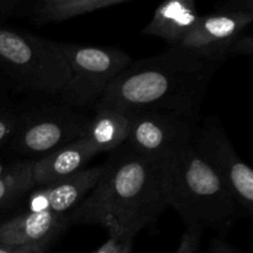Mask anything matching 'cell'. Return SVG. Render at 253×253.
<instances>
[{
    "instance_id": "1",
    "label": "cell",
    "mask_w": 253,
    "mask_h": 253,
    "mask_svg": "<svg viewBox=\"0 0 253 253\" xmlns=\"http://www.w3.org/2000/svg\"><path fill=\"white\" fill-rule=\"evenodd\" d=\"M216 68L195 54L168 47L157 56L131 62L113 79L95 109L157 111L195 123Z\"/></svg>"
},
{
    "instance_id": "2",
    "label": "cell",
    "mask_w": 253,
    "mask_h": 253,
    "mask_svg": "<svg viewBox=\"0 0 253 253\" xmlns=\"http://www.w3.org/2000/svg\"><path fill=\"white\" fill-rule=\"evenodd\" d=\"M166 208L162 163L140 157L121 146L111 152L94 189L67 214V219L69 226L99 225L108 232L135 237Z\"/></svg>"
},
{
    "instance_id": "3",
    "label": "cell",
    "mask_w": 253,
    "mask_h": 253,
    "mask_svg": "<svg viewBox=\"0 0 253 253\" xmlns=\"http://www.w3.org/2000/svg\"><path fill=\"white\" fill-rule=\"evenodd\" d=\"M162 178L167 207H172L187 225L209 226L221 234L235 225L239 205L192 145L162 162Z\"/></svg>"
},
{
    "instance_id": "4",
    "label": "cell",
    "mask_w": 253,
    "mask_h": 253,
    "mask_svg": "<svg viewBox=\"0 0 253 253\" xmlns=\"http://www.w3.org/2000/svg\"><path fill=\"white\" fill-rule=\"evenodd\" d=\"M0 72L20 89L61 95L72 72L59 42L0 25Z\"/></svg>"
},
{
    "instance_id": "5",
    "label": "cell",
    "mask_w": 253,
    "mask_h": 253,
    "mask_svg": "<svg viewBox=\"0 0 253 253\" xmlns=\"http://www.w3.org/2000/svg\"><path fill=\"white\" fill-rule=\"evenodd\" d=\"M72 72V78L61 96L71 108L95 106L113 79L123 72L131 58L118 47L59 43Z\"/></svg>"
},
{
    "instance_id": "6",
    "label": "cell",
    "mask_w": 253,
    "mask_h": 253,
    "mask_svg": "<svg viewBox=\"0 0 253 253\" xmlns=\"http://www.w3.org/2000/svg\"><path fill=\"white\" fill-rule=\"evenodd\" d=\"M89 121L90 116L67 105L25 110L7 148L36 161L84 137Z\"/></svg>"
},
{
    "instance_id": "7",
    "label": "cell",
    "mask_w": 253,
    "mask_h": 253,
    "mask_svg": "<svg viewBox=\"0 0 253 253\" xmlns=\"http://www.w3.org/2000/svg\"><path fill=\"white\" fill-rule=\"evenodd\" d=\"M192 147L226 184L239 208L251 216L253 172L239 157L216 118H210L193 133Z\"/></svg>"
},
{
    "instance_id": "8",
    "label": "cell",
    "mask_w": 253,
    "mask_h": 253,
    "mask_svg": "<svg viewBox=\"0 0 253 253\" xmlns=\"http://www.w3.org/2000/svg\"><path fill=\"white\" fill-rule=\"evenodd\" d=\"M253 21L251 0L230 1L221 9L200 16L194 29L177 48L195 54L217 67L230 57L235 40L247 31Z\"/></svg>"
},
{
    "instance_id": "9",
    "label": "cell",
    "mask_w": 253,
    "mask_h": 253,
    "mask_svg": "<svg viewBox=\"0 0 253 253\" xmlns=\"http://www.w3.org/2000/svg\"><path fill=\"white\" fill-rule=\"evenodd\" d=\"M194 130V123L170 114L132 113L130 131L123 146L140 157L162 163L190 145Z\"/></svg>"
},
{
    "instance_id": "10",
    "label": "cell",
    "mask_w": 253,
    "mask_h": 253,
    "mask_svg": "<svg viewBox=\"0 0 253 253\" xmlns=\"http://www.w3.org/2000/svg\"><path fill=\"white\" fill-rule=\"evenodd\" d=\"M105 170L104 165L83 168L79 172L46 185L35 187L25 198L24 211H49L67 215L76 209L94 189Z\"/></svg>"
},
{
    "instance_id": "11",
    "label": "cell",
    "mask_w": 253,
    "mask_h": 253,
    "mask_svg": "<svg viewBox=\"0 0 253 253\" xmlns=\"http://www.w3.org/2000/svg\"><path fill=\"white\" fill-rule=\"evenodd\" d=\"M67 215L49 211H21L0 219V244L46 253L68 227Z\"/></svg>"
},
{
    "instance_id": "12",
    "label": "cell",
    "mask_w": 253,
    "mask_h": 253,
    "mask_svg": "<svg viewBox=\"0 0 253 253\" xmlns=\"http://www.w3.org/2000/svg\"><path fill=\"white\" fill-rule=\"evenodd\" d=\"M96 155L98 152L88 140L82 137L34 161L32 178L35 187L49 184L79 172Z\"/></svg>"
},
{
    "instance_id": "13",
    "label": "cell",
    "mask_w": 253,
    "mask_h": 253,
    "mask_svg": "<svg viewBox=\"0 0 253 253\" xmlns=\"http://www.w3.org/2000/svg\"><path fill=\"white\" fill-rule=\"evenodd\" d=\"M199 19L193 0H168L156 9L152 20L142 32L163 40L169 47H177Z\"/></svg>"
},
{
    "instance_id": "14",
    "label": "cell",
    "mask_w": 253,
    "mask_h": 253,
    "mask_svg": "<svg viewBox=\"0 0 253 253\" xmlns=\"http://www.w3.org/2000/svg\"><path fill=\"white\" fill-rule=\"evenodd\" d=\"M131 114L114 108H96L84 137L98 153L114 152L128 136Z\"/></svg>"
},
{
    "instance_id": "15",
    "label": "cell",
    "mask_w": 253,
    "mask_h": 253,
    "mask_svg": "<svg viewBox=\"0 0 253 253\" xmlns=\"http://www.w3.org/2000/svg\"><path fill=\"white\" fill-rule=\"evenodd\" d=\"M126 1L128 0H39L30 2L25 17L35 25L53 24L121 5Z\"/></svg>"
},
{
    "instance_id": "16",
    "label": "cell",
    "mask_w": 253,
    "mask_h": 253,
    "mask_svg": "<svg viewBox=\"0 0 253 253\" xmlns=\"http://www.w3.org/2000/svg\"><path fill=\"white\" fill-rule=\"evenodd\" d=\"M32 165L34 161L30 160L10 163L0 173V217L16 207L35 188Z\"/></svg>"
},
{
    "instance_id": "17",
    "label": "cell",
    "mask_w": 253,
    "mask_h": 253,
    "mask_svg": "<svg viewBox=\"0 0 253 253\" xmlns=\"http://www.w3.org/2000/svg\"><path fill=\"white\" fill-rule=\"evenodd\" d=\"M21 113L15 108L0 106V148L7 146L19 127Z\"/></svg>"
},
{
    "instance_id": "18",
    "label": "cell",
    "mask_w": 253,
    "mask_h": 253,
    "mask_svg": "<svg viewBox=\"0 0 253 253\" xmlns=\"http://www.w3.org/2000/svg\"><path fill=\"white\" fill-rule=\"evenodd\" d=\"M203 230L204 229L200 225H187V229L180 239V244L175 253H198L200 240L203 236Z\"/></svg>"
},
{
    "instance_id": "19",
    "label": "cell",
    "mask_w": 253,
    "mask_h": 253,
    "mask_svg": "<svg viewBox=\"0 0 253 253\" xmlns=\"http://www.w3.org/2000/svg\"><path fill=\"white\" fill-rule=\"evenodd\" d=\"M29 4L25 0H0V19L25 17Z\"/></svg>"
},
{
    "instance_id": "20",
    "label": "cell",
    "mask_w": 253,
    "mask_h": 253,
    "mask_svg": "<svg viewBox=\"0 0 253 253\" xmlns=\"http://www.w3.org/2000/svg\"><path fill=\"white\" fill-rule=\"evenodd\" d=\"M253 53V39L247 31L240 35L234 41L230 51V57L250 56Z\"/></svg>"
},
{
    "instance_id": "21",
    "label": "cell",
    "mask_w": 253,
    "mask_h": 253,
    "mask_svg": "<svg viewBox=\"0 0 253 253\" xmlns=\"http://www.w3.org/2000/svg\"><path fill=\"white\" fill-rule=\"evenodd\" d=\"M125 240L126 237L114 234V232H109V239L106 240L105 244L101 245L94 253H121Z\"/></svg>"
},
{
    "instance_id": "22",
    "label": "cell",
    "mask_w": 253,
    "mask_h": 253,
    "mask_svg": "<svg viewBox=\"0 0 253 253\" xmlns=\"http://www.w3.org/2000/svg\"><path fill=\"white\" fill-rule=\"evenodd\" d=\"M210 253H240L234 247L230 246L225 241L220 239L212 240L211 247H210Z\"/></svg>"
},
{
    "instance_id": "23",
    "label": "cell",
    "mask_w": 253,
    "mask_h": 253,
    "mask_svg": "<svg viewBox=\"0 0 253 253\" xmlns=\"http://www.w3.org/2000/svg\"><path fill=\"white\" fill-rule=\"evenodd\" d=\"M31 252H35V251L32 249H29V247L9 246V245L0 244V253H31Z\"/></svg>"
},
{
    "instance_id": "24",
    "label": "cell",
    "mask_w": 253,
    "mask_h": 253,
    "mask_svg": "<svg viewBox=\"0 0 253 253\" xmlns=\"http://www.w3.org/2000/svg\"><path fill=\"white\" fill-rule=\"evenodd\" d=\"M133 240L135 237L127 236L125 240V244H124V249L121 253H132V249H133Z\"/></svg>"
},
{
    "instance_id": "25",
    "label": "cell",
    "mask_w": 253,
    "mask_h": 253,
    "mask_svg": "<svg viewBox=\"0 0 253 253\" xmlns=\"http://www.w3.org/2000/svg\"><path fill=\"white\" fill-rule=\"evenodd\" d=\"M2 170H4V167H2V166H1V165H0V173H1V172H2Z\"/></svg>"
},
{
    "instance_id": "26",
    "label": "cell",
    "mask_w": 253,
    "mask_h": 253,
    "mask_svg": "<svg viewBox=\"0 0 253 253\" xmlns=\"http://www.w3.org/2000/svg\"><path fill=\"white\" fill-rule=\"evenodd\" d=\"M2 94H1V91H0V100H2Z\"/></svg>"
},
{
    "instance_id": "27",
    "label": "cell",
    "mask_w": 253,
    "mask_h": 253,
    "mask_svg": "<svg viewBox=\"0 0 253 253\" xmlns=\"http://www.w3.org/2000/svg\"><path fill=\"white\" fill-rule=\"evenodd\" d=\"M31 253H35V252H31Z\"/></svg>"
}]
</instances>
